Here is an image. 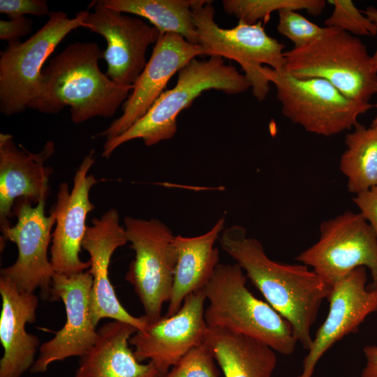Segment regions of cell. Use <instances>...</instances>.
Returning a JSON list of instances; mask_svg holds the SVG:
<instances>
[{
	"label": "cell",
	"instance_id": "32",
	"mask_svg": "<svg viewBox=\"0 0 377 377\" xmlns=\"http://www.w3.org/2000/svg\"><path fill=\"white\" fill-rule=\"evenodd\" d=\"M32 31V21L26 17L0 20V39L8 43L20 41L19 38Z\"/></svg>",
	"mask_w": 377,
	"mask_h": 377
},
{
	"label": "cell",
	"instance_id": "20",
	"mask_svg": "<svg viewBox=\"0 0 377 377\" xmlns=\"http://www.w3.org/2000/svg\"><path fill=\"white\" fill-rule=\"evenodd\" d=\"M0 341L3 348L0 377H21L34 364L40 345L38 337L26 330V325L36 320L38 298L34 293L22 291L3 277H0Z\"/></svg>",
	"mask_w": 377,
	"mask_h": 377
},
{
	"label": "cell",
	"instance_id": "30",
	"mask_svg": "<svg viewBox=\"0 0 377 377\" xmlns=\"http://www.w3.org/2000/svg\"><path fill=\"white\" fill-rule=\"evenodd\" d=\"M0 13L9 19L25 17L27 14L45 16L50 13L45 0H0Z\"/></svg>",
	"mask_w": 377,
	"mask_h": 377
},
{
	"label": "cell",
	"instance_id": "18",
	"mask_svg": "<svg viewBox=\"0 0 377 377\" xmlns=\"http://www.w3.org/2000/svg\"><path fill=\"white\" fill-rule=\"evenodd\" d=\"M128 243L126 230L119 223L116 209L107 210L100 218H94L87 226L82 247L89 255L88 269L93 279L91 293V313L96 326L103 318L129 323L140 330L144 329L149 320L144 315L135 317L121 305L109 277L111 258L120 246Z\"/></svg>",
	"mask_w": 377,
	"mask_h": 377
},
{
	"label": "cell",
	"instance_id": "29",
	"mask_svg": "<svg viewBox=\"0 0 377 377\" xmlns=\"http://www.w3.org/2000/svg\"><path fill=\"white\" fill-rule=\"evenodd\" d=\"M278 13L277 31L293 42V47L309 43L324 31L325 27L310 22L295 10L281 9Z\"/></svg>",
	"mask_w": 377,
	"mask_h": 377
},
{
	"label": "cell",
	"instance_id": "34",
	"mask_svg": "<svg viewBox=\"0 0 377 377\" xmlns=\"http://www.w3.org/2000/svg\"><path fill=\"white\" fill-rule=\"evenodd\" d=\"M363 13L377 27V8L369 6ZM371 59L374 67L377 71V47L374 54L371 56Z\"/></svg>",
	"mask_w": 377,
	"mask_h": 377
},
{
	"label": "cell",
	"instance_id": "14",
	"mask_svg": "<svg viewBox=\"0 0 377 377\" xmlns=\"http://www.w3.org/2000/svg\"><path fill=\"white\" fill-rule=\"evenodd\" d=\"M205 301L202 290L193 293L185 297L176 313L161 316L138 330L129 339L137 360L152 362L164 377L188 351L204 343L208 327Z\"/></svg>",
	"mask_w": 377,
	"mask_h": 377
},
{
	"label": "cell",
	"instance_id": "4",
	"mask_svg": "<svg viewBox=\"0 0 377 377\" xmlns=\"http://www.w3.org/2000/svg\"><path fill=\"white\" fill-rule=\"evenodd\" d=\"M249 88L251 84L244 74L225 64L222 57L194 58L178 71L175 86L163 91L143 117L122 134L105 140L101 156L110 158L117 148L135 139H142L149 147L173 138L178 114L206 90L238 94Z\"/></svg>",
	"mask_w": 377,
	"mask_h": 377
},
{
	"label": "cell",
	"instance_id": "3",
	"mask_svg": "<svg viewBox=\"0 0 377 377\" xmlns=\"http://www.w3.org/2000/svg\"><path fill=\"white\" fill-rule=\"evenodd\" d=\"M246 276L237 264L219 263L202 289L208 327L258 340L281 355L294 353L298 343L289 322L246 288Z\"/></svg>",
	"mask_w": 377,
	"mask_h": 377
},
{
	"label": "cell",
	"instance_id": "22",
	"mask_svg": "<svg viewBox=\"0 0 377 377\" xmlns=\"http://www.w3.org/2000/svg\"><path fill=\"white\" fill-rule=\"evenodd\" d=\"M225 218L200 235H175L177 260L170 299L165 316H171L181 308L185 297L201 290L219 264V252L214 244L224 230Z\"/></svg>",
	"mask_w": 377,
	"mask_h": 377
},
{
	"label": "cell",
	"instance_id": "26",
	"mask_svg": "<svg viewBox=\"0 0 377 377\" xmlns=\"http://www.w3.org/2000/svg\"><path fill=\"white\" fill-rule=\"evenodd\" d=\"M324 0H223L222 6L226 13L233 15L238 22L254 24L268 20L274 11L290 8L305 10L313 15H320L325 7Z\"/></svg>",
	"mask_w": 377,
	"mask_h": 377
},
{
	"label": "cell",
	"instance_id": "16",
	"mask_svg": "<svg viewBox=\"0 0 377 377\" xmlns=\"http://www.w3.org/2000/svg\"><path fill=\"white\" fill-rule=\"evenodd\" d=\"M203 54L200 45L189 43L177 34L161 33L150 59L124 103L122 114L93 138H105L107 140L127 131L145 115L172 75L193 59Z\"/></svg>",
	"mask_w": 377,
	"mask_h": 377
},
{
	"label": "cell",
	"instance_id": "33",
	"mask_svg": "<svg viewBox=\"0 0 377 377\" xmlns=\"http://www.w3.org/2000/svg\"><path fill=\"white\" fill-rule=\"evenodd\" d=\"M366 363L361 377H377V346L367 345L363 348Z\"/></svg>",
	"mask_w": 377,
	"mask_h": 377
},
{
	"label": "cell",
	"instance_id": "2",
	"mask_svg": "<svg viewBox=\"0 0 377 377\" xmlns=\"http://www.w3.org/2000/svg\"><path fill=\"white\" fill-rule=\"evenodd\" d=\"M101 59L103 52L95 42L68 45L43 69L38 94L28 108L56 114L68 106L75 124L112 117L133 86L110 80L99 68Z\"/></svg>",
	"mask_w": 377,
	"mask_h": 377
},
{
	"label": "cell",
	"instance_id": "31",
	"mask_svg": "<svg viewBox=\"0 0 377 377\" xmlns=\"http://www.w3.org/2000/svg\"><path fill=\"white\" fill-rule=\"evenodd\" d=\"M353 201L371 226L377 239V186L356 195Z\"/></svg>",
	"mask_w": 377,
	"mask_h": 377
},
{
	"label": "cell",
	"instance_id": "17",
	"mask_svg": "<svg viewBox=\"0 0 377 377\" xmlns=\"http://www.w3.org/2000/svg\"><path fill=\"white\" fill-rule=\"evenodd\" d=\"M367 268L359 267L332 286L327 317L313 338L302 370L296 377H312L323 355L343 337L357 332L366 318L377 311V288L367 285Z\"/></svg>",
	"mask_w": 377,
	"mask_h": 377
},
{
	"label": "cell",
	"instance_id": "11",
	"mask_svg": "<svg viewBox=\"0 0 377 377\" xmlns=\"http://www.w3.org/2000/svg\"><path fill=\"white\" fill-rule=\"evenodd\" d=\"M45 200L36 205L22 198L15 201L13 213L17 217L16 223L1 229V240L3 244L7 240L15 244L18 254L13 265L1 269V277L24 292L39 289L41 298L46 300L54 274L47 251L55 217L51 213L45 215Z\"/></svg>",
	"mask_w": 377,
	"mask_h": 377
},
{
	"label": "cell",
	"instance_id": "24",
	"mask_svg": "<svg viewBox=\"0 0 377 377\" xmlns=\"http://www.w3.org/2000/svg\"><path fill=\"white\" fill-rule=\"evenodd\" d=\"M106 7L149 20L161 34L174 33L198 44L192 17L193 0H100Z\"/></svg>",
	"mask_w": 377,
	"mask_h": 377
},
{
	"label": "cell",
	"instance_id": "13",
	"mask_svg": "<svg viewBox=\"0 0 377 377\" xmlns=\"http://www.w3.org/2000/svg\"><path fill=\"white\" fill-rule=\"evenodd\" d=\"M92 286L93 279L88 270L73 276L54 274L50 300L64 303L66 320L53 338L40 346L31 373H44L56 361L80 357L94 344L98 330L91 313Z\"/></svg>",
	"mask_w": 377,
	"mask_h": 377
},
{
	"label": "cell",
	"instance_id": "10",
	"mask_svg": "<svg viewBox=\"0 0 377 377\" xmlns=\"http://www.w3.org/2000/svg\"><path fill=\"white\" fill-rule=\"evenodd\" d=\"M295 259L331 287L359 267L368 268L377 288V239L362 215L347 211L323 221L318 240Z\"/></svg>",
	"mask_w": 377,
	"mask_h": 377
},
{
	"label": "cell",
	"instance_id": "25",
	"mask_svg": "<svg viewBox=\"0 0 377 377\" xmlns=\"http://www.w3.org/2000/svg\"><path fill=\"white\" fill-rule=\"evenodd\" d=\"M345 137L347 149L339 168L347 177L350 193L356 195L377 186V125L358 123Z\"/></svg>",
	"mask_w": 377,
	"mask_h": 377
},
{
	"label": "cell",
	"instance_id": "28",
	"mask_svg": "<svg viewBox=\"0 0 377 377\" xmlns=\"http://www.w3.org/2000/svg\"><path fill=\"white\" fill-rule=\"evenodd\" d=\"M214 355L204 342L188 351L164 377H219Z\"/></svg>",
	"mask_w": 377,
	"mask_h": 377
},
{
	"label": "cell",
	"instance_id": "23",
	"mask_svg": "<svg viewBox=\"0 0 377 377\" xmlns=\"http://www.w3.org/2000/svg\"><path fill=\"white\" fill-rule=\"evenodd\" d=\"M204 342L224 377H272L277 359L267 344L249 337L208 327Z\"/></svg>",
	"mask_w": 377,
	"mask_h": 377
},
{
	"label": "cell",
	"instance_id": "1",
	"mask_svg": "<svg viewBox=\"0 0 377 377\" xmlns=\"http://www.w3.org/2000/svg\"><path fill=\"white\" fill-rule=\"evenodd\" d=\"M219 241L266 302L289 322L297 342L309 350L313 341L311 327L332 287L304 264H286L270 259L261 242L247 237L242 226L224 229Z\"/></svg>",
	"mask_w": 377,
	"mask_h": 377
},
{
	"label": "cell",
	"instance_id": "27",
	"mask_svg": "<svg viewBox=\"0 0 377 377\" xmlns=\"http://www.w3.org/2000/svg\"><path fill=\"white\" fill-rule=\"evenodd\" d=\"M333 6L331 15L324 24L353 36H369L377 34V27L350 0H329Z\"/></svg>",
	"mask_w": 377,
	"mask_h": 377
},
{
	"label": "cell",
	"instance_id": "19",
	"mask_svg": "<svg viewBox=\"0 0 377 377\" xmlns=\"http://www.w3.org/2000/svg\"><path fill=\"white\" fill-rule=\"evenodd\" d=\"M54 143L47 141L38 153L17 147L12 135L0 134V227L10 226L15 201L24 199L33 205L46 200L53 169L45 162L54 154Z\"/></svg>",
	"mask_w": 377,
	"mask_h": 377
},
{
	"label": "cell",
	"instance_id": "12",
	"mask_svg": "<svg viewBox=\"0 0 377 377\" xmlns=\"http://www.w3.org/2000/svg\"><path fill=\"white\" fill-rule=\"evenodd\" d=\"M94 154V149H91L83 158L74 175L71 191L66 182L59 184L57 201L50 211L55 217L50 262L57 274L73 276L88 270L91 266L89 260L85 262L80 258V253L87 215L95 209L89 192L97 180L94 175L88 174L95 163Z\"/></svg>",
	"mask_w": 377,
	"mask_h": 377
},
{
	"label": "cell",
	"instance_id": "35",
	"mask_svg": "<svg viewBox=\"0 0 377 377\" xmlns=\"http://www.w3.org/2000/svg\"><path fill=\"white\" fill-rule=\"evenodd\" d=\"M375 107L377 108V103L375 105ZM371 125H377V114H376V117L373 119V121L371 122Z\"/></svg>",
	"mask_w": 377,
	"mask_h": 377
},
{
	"label": "cell",
	"instance_id": "5",
	"mask_svg": "<svg viewBox=\"0 0 377 377\" xmlns=\"http://www.w3.org/2000/svg\"><path fill=\"white\" fill-rule=\"evenodd\" d=\"M284 58L288 74L324 79L350 99L368 103L377 94V71L366 45L341 29L325 27L309 43L285 51Z\"/></svg>",
	"mask_w": 377,
	"mask_h": 377
},
{
	"label": "cell",
	"instance_id": "7",
	"mask_svg": "<svg viewBox=\"0 0 377 377\" xmlns=\"http://www.w3.org/2000/svg\"><path fill=\"white\" fill-rule=\"evenodd\" d=\"M262 73L274 84L284 117L306 131L331 136L354 128L360 115L375 107L350 99L328 81L297 78L283 70L263 66Z\"/></svg>",
	"mask_w": 377,
	"mask_h": 377
},
{
	"label": "cell",
	"instance_id": "6",
	"mask_svg": "<svg viewBox=\"0 0 377 377\" xmlns=\"http://www.w3.org/2000/svg\"><path fill=\"white\" fill-rule=\"evenodd\" d=\"M212 1L193 0L191 11L198 44L205 55L225 57L237 62L251 84L254 97L262 101L269 91V82L262 73L263 64L281 71L285 64V45L265 32L262 22L246 24L238 22L231 29L214 21Z\"/></svg>",
	"mask_w": 377,
	"mask_h": 377
},
{
	"label": "cell",
	"instance_id": "9",
	"mask_svg": "<svg viewBox=\"0 0 377 377\" xmlns=\"http://www.w3.org/2000/svg\"><path fill=\"white\" fill-rule=\"evenodd\" d=\"M128 242L135 252L125 279L134 288L149 322L159 319L170 299L177 255L171 229L157 219H124Z\"/></svg>",
	"mask_w": 377,
	"mask_h": 377
},
{
	"label": "cell",
	"instance_id": "8",
	"mask_svg": "<svg viewBox=\"0 0 377 377\" xmlns=\"http://www.w3.org/2000/svg\"><path fill=\"white\" fill-rule=\"evenodd\" d=\"M89 12L69 18L50 12L47 22L24 42L8 43L0 53V111L10 117L24 111L37 96L43 66L57 45L73 30L85 27Z\"/></svg>",
	"mask_w": 377,
	"mask_h": 377
},
{
	"label": "cell",
	"instance_id": "21",
	"mask_svg": "<svg viewBox=\"0 0 377 377\" xmlns=\"http://www.w3.org/2000/svg\"><path fill=\"white\" fill-rule=\"evenodd\" d=\"M138 330L114 320L103 324L94 344L80 357L74 377H161L152 362L141 363L129 347Z\"/></svg>",
	"mask_w": 377,
	"mask_h": 377
},
{
	"label": "cell",
	"instance_id": "15",
	"mask_svg": "<svg viewBox=\"0 0 377 377\" xmlns=\"http://www.w3.org/2000/svg\"><path fill=\"white\" fill-rule=\"evenodd\" d=\"M91 6L94 12L86 18L84 28L106 40V75L117 84L133 86L147 63L148 47L156 43L161 32L140 18L105 6L100 0Z\"/></svg>",
	"mask_w": 377,
	"mask_h": 377
}]
</instances>
